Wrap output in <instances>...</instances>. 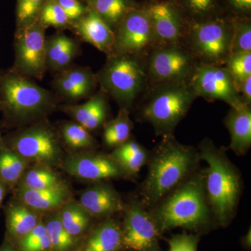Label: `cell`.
Returning a JSON list of instances; mask_svg holds the SVG:
<instances>
[{"instance_id":"cell-38","label":"cell","mask_w":251,"mask_h":251,"mask_svg":"<svg viewBox=\"0 0 251 251\" xmlns=\"http://www.w3.org/2000/svg\"><path fill=\"white\" fill-rule=\"evenodd\" d=\"M20 247L22 251H45L51 247L45 225L40 223L21 238Z\"/></svg>"},{"instance_id":"cell-35","label":"cell","mask_w":251,"mask_h":251,"mask_svg":"<svg viewBox=\"0 0 251 251\" xmlns=\"http://www.w3.org/2000/svg\"><path fill=\"white\" fill-rule=\"evenodd\" d=\"M224 67L233 79L237 89L238 86L251 76V52L230 54Z\"/></svg>"},{"instance_id":"cell-45","label":"cell","mask_w":251,"mask_h":251,"mask_svg":"<svg viewBox=\"0 0 251 251\" xmlns=\"http://www.w3.org/2000/svg\"><path fill=\"white\" fill-rule=\"evenodd\" d=\"M245 242L246 245L247 246V247H250L251 245V229L249 230V233L247 234V235L245 236Z\"/></svg>"},{"instance_id":"cell-16","label":"cell","mask_w":251,"mask_h":251,"mask_svg":"<svg viewBox=\"0 0 251 251\" xmlns=\"http://www.w3.org/2000/svg\"><path fill=\"white\" fill-rule=\"evenodd\" d=\"M97 85L95 74L90 68L81 66H71L58 72L52 83L57 95L72 102L90 98Z\"/></svg>"},{"instance_id":"cell-29","label":"cell","mask_w":251,"mask_h":251,"mask_svg":"<svg viewBox=\"0 0 251 251\" xmlns=\"http://www.w3.org/2000/svg\"><path fill=\"white\" fill-rule=\"evenodd\" d=\"M103 141L106 148L115 149L131 138L133 122L130 111L120 108L116 117L103 126Z\"/></svg>"},{"instance_id":"cell-30","label":"cell","mask_w":251,"mask_h":251,"mask_svg":"<svg viewBox=\"0 0 251 251\" xmlns=\"http://www.w3.org/2000/svg\"><path fill=\"white\" fill-rule=\"evenodd\" d=\"M188 21L202 22L226 16L219 0H173Z\"/></svg>"},{"instance_id":"cell-5","label":"cell","mask_w":251,"mask_h":251,"mask_svg":"<svg viewBox=\"0 0 251 251\" xmlns=\"http://www.w3.org/2000/svg\"><path fill=\"white\" fill-rule=\"evenodd\" d=\"M139 115L162 138L174 135L175 128L198 98L189 82H166L149 86Z\"/></svg>"},{"instance_id":"cell-24","label":"cell","mask_w":251,"mask_h":251,"mask_svg":"<svg viewBox=\"0 0 251 251\" xmlns=\"http://www.w3.org/2000/svg\"><path fill=\"white\" fill-rule=\"evenodd\" d=\"M150 154V151L143 145L130 138L113 149L110 156L130 179H133L137 177L142 168L148 164Z\"/></svg>"},{"instance_id":"cell-36","label":"cell","mask_w":251,"mask_h":251,"mask_svg":"<svg viewBox=\"0 0 251 251\" xmlns=\"http://www.w3.org/2000/svg\"><path fill=\"white\" fill-rule=\"evenodd\" d=\"M47 0H17L16 8V29L37 21Z\"/></svg>"},{"instance_id":"cell-12","label":"cell","mask_w":251,"mask_h":251,"mask_svg":"<svg viewBox=\"0 0 251 251\" xmlns=\"http://www.w3.org/2000/svg\"><path fill=\"white\" fill-rule=\"evenodd\" d=\"M113 54L147 55L156 45L148 10L138 7L126 15L115 28Z\"/></svg>"},{"instance_id":"cell-18","label":"cell","mask_w":251,"mask_h":251,"mask_svg":"<svg viewBox=\"0 0 251 251\" xmlns=\"http://www.w3.org/2000/svg\"><path fill=\"white\" fill-rule=\"evenodd\" d=\"M70 29L81 40L94 46L107 57L113 54L115 31L90 8L85 15L72 23Z\"/></svg>"},{"instance_id":"cell-31","label":"cell","mask_w":251,"mask_h":251,"mask_svg":"<svg viewBox=\"0 0 251 251\" xmlns=\"http://www.w3.org/2000/svg\"><path fill=\"white\" fill-rule=\"evenodd\" d=\"M59 134L63 143L74 150H90L97 147L90 131L74 121L63 122Z\"/></svg>"},{"instance_id":"cell-34","label":"cell","mask_w":251,"mask_h":251,"mask_svg":"<svg viewBox=\"0 0 251 251\" xmlns=\"http://www.w3.org/2000/svg\"><path fill=\"white\" fill-rule=\"evenodd\" d=\"M37 21L46 29L52 27L63 30L70 29L72 25V23L56 0L46 1Z\"/></svg>"},{"instance_id":"cell-19","label":"cell","mask_w":251,"mask_h":251,"mask_svg":"<svg viewBox=\"0 0 251 251\" xmlns=\"http://www.w3.org/2000/svg\"><path fill=\"white\" fill-rule=\"evenodd\" d=\"M61 110L89 131L98 130L105 125L108 119L109 105L107 95L100 90L91 96L85 103L62 105Z\"/></svg>"},{"instance_id":"cell-26","label":"cell","mask_w":251,"mask_h":251,"mask_svg":"<svg viewBox=\"0 0 251 251\" xmlns=\"http://www.w3.org/2000/svg\"><path fill=\"white\" fill-rule=\"evenodd\" d=\"M84 2L113 30L126 15L139 6L136 0H84Z\"/></svg>"},{"instance_id":"cell-33","label":"cell","mask_w":251,"mask_h":251,"mask_svg":"<svg viewBox=\"0 0 251 251\" xmlns=\"http://www.w3.org/2000/svg\"><path fill=\"white\" fill-rule=\"evenodd\" d=\"M232 27L230 54L251 52V17L230 16Z\"/></svg>"},{"instance_id":"cell-11","label":"cell","mask_w":251,"mask_h":251,"mask_svg":"<svg viewBox=\"0 0 251 251\" xmlns=\"http://www.w3.org/2000/svg\"><path fill=\"white\" fill-rule=\"evenodd\" d=\"M122 244L134 251H161L158 246L160 232L148 209L139 198L132 197L125 202Z\"/></svg>"},{"instance_id":"cell-10","label":"cell","mask_w":251,"mask_h":251,"mask_svg":"<svg viewBox=\"0 0 251 251\" xmlns=\"http://www.w3.org/2000/svg\"><path fill=\"white\" fill-rule=\"evenodd\" d=\"M46 28L36 21L16 29L13 70L31 79L41 80L46 72Z\"/></svg>"},{"instance_id":"cell-44","label":"cell","mask_w":251,"mask_h":251,"mask_svg":"<svg viewBox=\"0 0 251 251\" xmlns=\"http://www.w3.org/2000/svg\"><path fill=\"white\" fill-rule=\"evenodd\" d=\"M0 251H15L13 249L12 247L8 242L4 243L1 247H0Z\"/></svg>"},{"instance_id":"cell-25","label":"cell","mask_w":251,"mask_h":251,"mask_svg":"<svg viewBox=\"0 0 251 251\" xmlns=\"http://www.w3.org/2000/svg\"><path fill=\"white\" fill-rule=\"evenodd\" d=\"M29 167V162L15 152L6 145L0 134V181L8 188L14 190L25 171Z\"/></svg>"},{"instance_id":"cell-20","label":"cell","mask_w":251,"mask_h":251,"mask_svg":"<svg viewBox=\"0 0 251 251\" xmlns=\"http://www.w3.org/2000/svg\"><path fill=\"white\" fill-rule=\"evenodd\" d=\"M224 125L230 135L229 148L237 156L247 154L251 147V105L230 107L225 117Z\"/></svg>"},{"instance_id":"cell-23","label":"cell","mask_w":251,"mask_h":251,"mask_svg":"<svg viewBox=\"0 0 251 251\" xmlns=\"http://www.w3.org/2000/svg\"><path fill=\"white\" fill-rule=\"evenodd\" d=\"M8 235L20 239L29 233L39 223L41 212L31 209L16 198L4 207Z\"/></svg>"},{"instance_id":"cell-7","label":"cell","mask_w":251,"mask_h":251,"mask_svg":"<svg viewBox=\"0 0 251 251\" xmlns=\"http://www.w3.org/2000/svg\"><path fill=\"white\" fill-rule=\"evenodd\" d=\"M232 37L230 16H224L202 22L187 21L183 44L198 62L224 67Z\"/></svg>"},{"instance_id":"cell-27","label":"cell","mask_w":251,"mask_h":251,"mask_svg":"<svg viewBox=\"0 0 251 251\" xmlns=\"http://www.w3.org/2000/svg\"><path fill=\"white\" fill-rule=\"evenodd\" d=\"M16 186L29 189L44 190L67 186L60 175L53 171L52 168L34 164L33 167H28Z\"/></svg>"},{"instance_id":"cell-6","label":"cell","mask_w":251,"mask_h":251,"mask_svg":"<svg viewBox=\"0 0 251 251\" xmlns=\"http://www.w3.org/2000/svg\"><path fill=\"white\" fill-rule=\"evenodd\" d=\"M95 75L100 90L128 111L150 86L146 55L112 54Z\"/></svg>"},{"instance_id":"cell-21","label":"cell","mask_w":251,"mask_h":251,"mask_svg":"<svg viewBox=\"0 0 251 251\" xmlns=\"http://www.w3.org/2000/svg\"><path fill=\"white\" fill-rule=\"evenodd\" d=\"M14 190L15 198L41 213L59 210L72 200L67 186L44 190L29 189L16 186Z\"/></svg>"},{"instance_id":"cell-40","label":"cell","mask_w":251,"mask_h":251,"mask_svg":"<svg viewBox=\"0 0 251 251\" xmlns=\"http://www.w3.org/2000/svg\"><path fill=\"white\" fill-rule=\"evenodd\" d=\"M56 1L64 10L72 23L82 17L88 10L87 5L81 0H56Z\"/></svg>"},{"instance_id":"cell-9","label":"cell","mask_w":251,"mask_h":251,"mask_svg":"<svg viewBox=\"0 0 251 251\" xmlns=\"http://www.w3.org/2000/svg\"><path fill=\"white\" fill-rule=\"evenodd\" d=\"M150 85L189 82L198 62L184 44H158L146 55Z\"/></svg>"},{"instance_id":"cell-4","label":"cell","mask_w":251,"mask_h":251,"mask_svg":"<svg viewBox=\"0 0 251 251\" xmlns=\"http://www.w3.org/2000/svg\"><path fill=\"white\" fill-rule=\"evenodd\" d=\"M204 177V169L200 168L149 209L160 233L175 227L205 229L215 222L206 201Z\"/></svg>"},{"instance_id":"cell-39","label":"cell","mask_w":251,"mask_h":251,"mask_svg":"<svg viewBox=\"0 0 251 251\" xmlns=\"http://www.w3.org/2000/svg\"><path fill=\"white\" fill-rule=\"evenodd\" d=\"M220 6L229 16L251 17V0H219Z\"/></svg>"},{"instance_id":"cell-15","label":"cell","mask_w":251,"mask_h":251,"mask_svg":"<svg viewBox=\"0 0 251 251\" xmlns=\"http://www.w3.org/2000/svg\"><path fill=\"white\" fill-rule=\"evenodd\" d=\"M146 7L156 45L183 44L187 20L173 0L153 3Z\"/></svg>"},{"instance_id":"cell-43","label":"cell","mask_w":251,"mask_h":251,"mask_svg":"<svg viewBox=\"0 0 251 251\" xmlns=\"http://www.w3.org/2000/svg\"><path fill=\"white\" fill-rule=\"evenodd\" d=\"M10 191L9 188L0 181V209L2 206L3 202L7 193Z\"/></svg>"},{"instance_id":"cell-28","label":"cell","mask_w":251,"mask_h":251,"mask_svg":"<svg viewBox=\"0 0 251 251\" xmlns=\"http://www.w3.org/2000/svg\"><path fill=\"white\" fill-rule=\"evenodd\" d=\"M122 246V229L114 221H108L94 231L85 251H117Z\"/></svg>"},{"instance_id":"cell-3","label":"cell","mask_w":251,"mask_h":251,"mask_svg":"<svg viewBox=\"0 0 251 251\" xmlns=\"http://www.w3.org/2000/svg\"><path fill=\"white\" fill-rule=\"evenodd\" d=\"M0 105L2 127L19 128L46 120L57 106V99L11 68L0 69Z\"/></svg>"},{"instance_id":"cell-2","label":"cell","mask_w":251,"mask_h":251,"mask_svg":"<svg viewBox=\"0 0 251 251\" xmlns=\"http://www.w3.org/2000/svg\"><path fill=\"white\" fill-rule=\"evenodd\" d=\"M198 150L201 161L207 164L204 169L206 201L215 222L225 227L237 214L244 190L242 174L226 150L210 138L203 139Z\"/></svg>"},{"instance_id":"cell-14","label":"cell","mask_w":251,"mask_h":251,"mask_svg":"<svg viewBox=\"0 0 251 251\" xmlns=\"http://www.w3.org/2000/svg\"><path fill=\"white\" fill-rule=\"evenodd\" d=\"M68 174L90 182L130 179L110 154L81 151L72 153L61 163Z\"/></svg>"},{"instance_id":"cell-32","label":"cell","mask_w":251,"mask_h":251,"mask_svg":"<svg viewBox=\"0 0 251 251\" xmlns=\"http://www.w3.org/2000/svg\"><path fill=\"white\" fill-rule=\"evenodd\" d=\"M59 219L72 237L83 232L90 224L91 216L75 201H69L58 210Z\"/></svg>"},{"instance_id":"cell-17","label":"cell","mask_w":251,"mask_h":251,"mask_svg":"<svg viewBox=\"0 0 251 251\" xmlns=\"http://www.w3.org/2000/svg\"><path fill=\"white\" fill-rule=\"evenodd\" d=\"M79 203L91 216L97 218L122 212L125 206L120 193L108 181L93 183L81 193Z\"/></svg>"},{"instance_id":"cell-8","label":"cell","mask_w":251,"mask_h":251,"mask_svg":"<svg viewBox=\"0 0 251 251\" xmlns=\"http://www.w3.org/2000/svg\"><path fill=\"white\" fill-rule=\"evenodd\" d=\"M2 138L8 147L29 163L50 168L62 163L60 136L46 120L17 128Z\"/></svg>"},{"instance_id":"cell-42","label":"cell","mask_w":251,"mask_h":251,"mask_svg":"<svg viewBox=\"0 0 251 251\" xmlns=\"http://www.w3.org/2000/svg\"><path fill=\"white\" fill-rule=\"evenodd\" d=\"M241 101L246 105H251V76L242 82L237 89Z\"/></svg>"},{"instance_id":"cell-46","label":"cell","mask_w":251,"mask_h":251,"mask_svg":"<svg viewBox=\"0 0 251 251\" xmlns=\"http://www.w3.org/2000/svg\"><path fill=\"white\" fill-rule=\"evenodd\" d=\"M1 127H2V126H0V129H1ZM0 134H1V131H0Z\"/></svg>"},{"instance_id":"cell-13","label":"cell","mask_w":251,"mask_h":251,"mask_svg":"<svg viewBox=\"0 0 251 251\" xmlns=\"http://www.w3.org/2000/svg\"><path fill=\"white\" fill-rule=\"evenodd\" d=\"M196 97L222 100L233 108L244 106L233 79L225 67L198 62L189 81Z\"/></svg>"},{"instance_id":"cell-41","label":"cell","mask_w":251,"mask_h":251,"mask_svg":"<svg viewBox=\"0 0 251 251\" xmlns=\"http://www.w3.org/2000/svg\"><path fill=\"white\" fill-rule=\"evenodd\" d=\"M198 237L190 234H178L168 241V251H197Z\"/></svg>"},{"instance_id":"cell-22","label":"cell","mask_w":251,"mask_h":251,"mask_svg":"<svg viewBox=\"0 0 251 251\" xmlns=\"http://www.w3.org/2000/svg\"><path fill=\"white\" fill-rule=\"evenodd\" d=\"M79 51L78 43L63 32L49 36L46 39V68L57 72L67 69Z\"/></svg>"},{"instance_id":"cell-37","label":"cell","mask_w":251,"mask_h":251,"mask_svg":"<svg viewBox=\"0 0 251 251\" xmlns=\"http://www.w3.org/2000/svg\"><path fill=\"white\" fill-rule=\"evenodd\" d=\"M45 226L51 247L57 251H65L72 247L74 239L63 226L58 213L50 219Z\"/></svg>"},{"instance_id":"cell-47","label":"cell","mask_w":251,"mask_h":251,"mask_svg":"<svg viewBox=\"0 0 251 251\" xmlns=\"http://www.w3.org/2000/svg\"><path fill=\"white\" fill-rule=\"evenodd\" d=\"M0 112H1V105H0Z\"/></svg>"},{"instance_id":"cell-1","label":"cell","mask_w":251,"mask_h":251,"mask_svg":"<svg viewBox=\"0 0 251 251\" xmlns=\"http://www.w3.org/2000/svg\"><path fill=\"white\" fill-rule=\"evenodd\" d=\"M201 161L197 149L180 143L174 135L162 138L150 151L138 197L143 205L153 207L199 170Z\"/></svg>"}]
</instances>
